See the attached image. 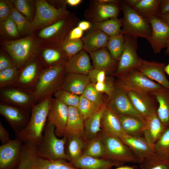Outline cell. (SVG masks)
I'll return each instance as SVG.
<instances>
[{"label":"cell","instance_id":"obj_32","mask_svg":"<svg viewBox=\"0 0 169 169\" xmlns=\"http://www.w3.org/2000/svg\"><path fill=\"white\" fill-rule=\"evenodd\" d=\"M65 137L66 138V155L68 161L72 162L82 156L87 141L83 137L76 136Z\"/></svg>","mask_w":169,"mask_h":169},{"label":"cell","instance_id":"obj_20","mask_svg":"<svg viewBox=\"0 0 169 169\" xmlns=\"http://www.w3.org/2000/svg\"><path fill=\"white\" fill-rule=\"evenodd\" d=\"M140 160L152 155L155 152L153 146L141 136H132L125 134L120 138Z\"/></svg>","mask_w":169,"mask_h":169},{"label":"cell","instance_id":"obj_38","mask_svg":"<svg viewBox=\"0 0 169 169\" xmlns=\"http://www.w3.org/2000/svg\"><path fill=\"white\" fill-rule=\"evenodd\" d=\"M124 46V36L120 33L110 37L106 48L113 59L119 61L123 50Z\"/></svg>","mask_w":169,"mask_h":169},{"label":"cell","instance_id":"obj_24","mask_svg":"<svg viewBox=\"0 0 169 169\" xmlns=\"http://www.w3.org/2000/svg\"><path fill=\"white\" fill-rule=\"evenodd\" d=\"M144 137L153 146L166 128L159 119L156 111L144 119Z\"/></svg>","mask_w":169,"mask_h":169},{"label":"cell","instance_id":"obj_7","mask_svg":"<svg viewBox=\"0 0 169 169\" xmlns=\"http://www.w3.org/2000/svg\"><path fill=\"white\" fill-rule=\"evenodd\" d=\"M116 87L127 92L135 91L150 94L164 87L151 80L136 69L117 76Z\"/></svg>","mask_w":169,"mask_h":169},{"label":"cell","instance_id":"obj_9","mask_svg":"<svg viewBox=\"0 0 169 169\" xmlns=\"http://www.w3.org/2000/svg\"><path fill=\"white\" fill-rule=\"evenodd\" d=\"M124 36L123 50L114 75L117 77L136 69L142 59L138 55L137 37Z\"/></svg>","mask_w":169,"mask_h":169},{"label":"cell","instance_id":"obj_14","mask_svg":"<svg viewBox=\"0 0 169 169\" xmlns=\"http://www.w3.org/2000/svg\"><path fill=\"white\" fill-rule=\"evenodd\" d=\"M68 113V107L55 98H51L47 121L54 125L58 137L64 136Z\"/></svg>","mask_w":169,"mask_h":169},{"label":"cell","instance_id":"obj_28","mask_svg":"<svg viewBox=\"0 0 169 169\" xmlns=\"http://www.w3.org/2000/svg\"><path fill=\"white\" fill-rule=\"evenodd\" d=\"M109 37L100 30L95 28L92 32L81 38L83 43V49L89 54L106 48Z\"/></svg>","mask_w":169,"mask_h":169},{"label":"cell","instance_id":"obj_53","mask_svg":"<svg viewBox=\"0 0 169 169\" xmlns=\"http://www.w3.org/2000/svg\"><path fill=\"white\" fill-rule=\"evenodd\" d=\"M0 140L3 144L9 142L10 140L8 132L5 129L1 122H0Z\"/></svg>","mask_w":169,"mask_h":169},{"label":"cell","instance_id":"obj_45","mask_svg":"<svg viewBox=\"0 0 169 169\" xmlns=\"http://www.w3.org/2000/svg\"><path fill=\"white\" fill-rule=\"evenodd\" d=\"M101 94L95 89V84L90 83L86 86L82 95L90 101L101 106L105 104L103 102Z\"/></svg>","mask_w":169,"mask_h":169},{"label":"cell","instance_id":"obj_11","mask_svg":"<svg viewBox=\"0 0 169 169\" xmlns=\"http://www.w3.org/2000/svg\"><path fill=\"white\" fill-rule=\"evenodd\" d=\"M30 112L21 108L0 101V114L5 118L16 134L28 125L30 118Z\"/></svg>","mask_w":169,"mask_h":169},{"label":"cell","instance_id":"obj_10","mask_svg":"<svg viewBox=\"0 0 169 169\" xmlns=\"http://www.w3.org/2000/svg\"><path fill=\"white\" fill-rule=\"evenodd\" d=\"M44 69L34 58L19 70L15 87L32 93Z\"/></svg>","mask_w":169,"mask_h":169},{"label":"cell","instance_id":"obj_61","mask_svg":"<svg viewBox=\"0 0 169 169\" xmlns=\"http://www.w3.org/2000/svg\"><path fill=\"white\" fill-rule=\"evenodd\" d=\"M164 71L169 76V62L168 64L166 65L164 67Z\"/></svg>","mask_w":169,"mask_h":169},{"label":"cell","instance_id":"obj_1","mask_svg":"<svg viewBox=\"0 0 169 169\" xmlns=\"http://www.w3.org/2000/svg\"><path fill=\"white\" fill-rule=\"evenodd\" d=\"M52 97L33 105L28 125L24 129L16 134L17 138L24 144H32L36 146L40 144L47 121Z\"/></svg>","mask_w":169,"mask_h":169},{"label":"cell","instance_id":"obj_55","mask_svg":"<svg viewBox=\"0 0 169 169\" xmlns=\"http://www.w3.org/2000/svg\"><path fill=\"white\" fill-rule=\"evenodd\" d=\"M77 26L84 31L90 28L91 23L88 21H82L79 23Z\"/></svg>","mask_w":169,"mask_h":169},{"label":"cell","instance_id":"obj_8","mask_svg":"<svg viewBox=\"0 0 169 169\" xmlns=\"http://www.w3.org/2000/svg\"><path fill=\"white\" fill-rule=\"evenodd\" d=\"M35 6V15L31 21L32 31L66 18L71 14L64 8H56L45 0L36 1Z\"/></svg>","mask_w":169,"mask_h":169},{"label":"cell","instance_id":"obj_37","mask_svg":"<svg viewBox=\"0 0 169 169\" xmlns=\"http://www.w3.org/2000/svg\"><path fill=\"white\" fill-rule=\"evenodd\" d=\"M105 151L104 145L99 134L96 137L86 142L82 155L102 158Z\"/></svg>","mask_w":169,"mask_h":169},{"label":"cell","instance_id":"obj_59","mask_svg":"<svg viewBox=\"0 0 169 169\" xmlns=\"http://www.w3.org/2000/svg\"><path fill=\"white\" fill-rule=\"evenodd\" d=\"M159 18L161 19L169 26V13L161 15Z\"/></svg>","mask_w":169,"mask_h":169},{"label":"cell","instance_id":"obj_13","mask_svg":"<svg viewBox=\"0 0 169 169\" xmlns=\"http://www.w3.org/2000/svg\"><path fill=\"white\" fill-rule=\"evenodd\" d=\"M1 102L31 112L34 104L33 94L12 87L0 89Z\"/></svg>","mask_w":169,"mask_h":169},{"label":"cell","instance_id":"obj_17","mask_svg":"<svg viewBox=\"0 0 169 169\" xmlns=\"http://www.w3.org/2000/svg\"><path fill=\"white\" fill-rule=\"evenodd\" d=\"M23 143L17 138L0 146V169L15 168L20 157Z\"/></svg>","mask_w":169,"mask_h":169},{"label":"cell","instance_id":"obj_29","mask_svg":"<svg viewBox=\"0 0 169 169\" xmlns=\"http://www.w3.org/2000/svg\"><path fill=\"white\" fill-rule=\"evenodd\" d=\"M69 162L74 167L79 169H111L113 166L120 165L113 161L84 155Z\"/></svg>","mask_w":169,"mask_h":169},{"label":"cell","instance_id":"obj_44","mask_svg":"<svg viewBox=\"0 0 169 169\" xmlns=\"http://www.w3.org/2000/svg\"><path fill=\"white\" fill-rule=\"evenodd\" d=\"M100 107L88 100L82 95L79 96L78 108L84 120L95 113Z\"/></svg>","mask_w":169,"mask_h":169},{"label":"cell","instance_id":"obj_48","mask_svg":"<svg viewBox=\"0 0 169 169\" xmlns=\"http://www.w3.org/2000/svg\"><path fill=\"white\" fill-rule=\"evenodd\" d=\"M1 23L2 28L8 36L13 38L19 36V33L17 27L11 17Z\"/></svg>","mask_w":169,"mask_h":169},{"label":"cell","instance_id":"obj_50","mask_svg":"<svg viewBox=\"0 0 169 169\" xmlns=\"http://www.w3.org/2000/svg\"><path fill=\"white\" fill-rule=\"evenodd\" d=\"M13 7L9 2L0 1V20L2 22L10 18Z\"/></svg>","mask_w":169,"mask_h":169},{"label":"cell","instance_id":"obj_12","mask_svg":"<svg viewBox=\"0 0 169 169\" xmlns=\"http://www.w3.org/2000/svg\"><path fill=\"white\" fill-rule=\"evenodd\" d=\"M146 18L150 24L152 33L147 40L155 54L161 52L166 48L169 39V26L161 19L155 17Z\"/></svg>","mask_w":169,"mask_h":169},{"label":"cell","instance_id":"obj_15","mask_svg":"<svg viewBox=\"0 0 169 169\" xmlns=\"http://www.w3.org/2000/svg\"><path fill=\"white\" fill-rule=\"evenodd\" d=\"M119 12L118 4L102 3L94 0L85 10L84 16L87 20L93 23L117 18Z\"/></svg>","mask_w":169,"mask_h":169},{"label":"cell","instance_id":"obj_35","mask_svg":"<svg viewBox=\"0 0 169 169\" xmlns=\"http://www.w3.org/2000/svg\"><path fill=\"white\" fill-rule=\"evenodd\" d=\"M139 164L141 169H169V158L155 152Z\"/></svg>","mask_w":169,"mask_h":169},{"label":"cell","instance_id":"obj_58","mask_svg":"<svg viewBox=\"0 0 169 169\" xmlns=\"http://www.w3.org/2000/svg\"><path fill=\"white\" fill-rule=\"evenodd\" d=\"M140 1V0H126L123 1L131 7H133L136 5Z\"/></svg>","mask_w":169,"mask_h":169},{"label":"cell","instance_id":"obj_46","mask_svg":"<svg viewBox=\"0 0 169 169\" xmlns=\"http://www.w3.org/2000/svg\"><path fill=\"white\" fill-rule=\"evenodd\" d=\"M14 8L28 20L32 21L33 18L32 8L29 1L16 0L13 1Z\"/></svg>","mask_w":169,"mask_h":169},{"label":"cell","instance_id":"obj_57","mask_svg":"<svg viewBox=\"0 0 169 169\" xmlns=\"http://www.w3.org/2000/svg\"><path fill=\"white\" fill-rule=\"evenodd\" d=\"M96 1L100 3L105 4H118L120 2V1L117 0H97Z\"/></svg>","mask_w":169,"mask_h":169},{"label":"cell","instance_id":"obj_21","mask_svg":"<svg viewBox=\"0 0 169 169\" xmlns=\"http://www.w3.org/2000/svg\"><path fill=\"white\" fill-rule=\"evenodd\" d=\"M101 129L102 132L120 138L125 134L117 115L107 105L102 115Z\"/></svg>","mask_w":169,"mask_h":169},{"label":"cell","instance_id":"obj_26","mask_svg":"<svg viewBox=\"0 0 169 169\" xmlns=\"http://www.w3.org/2000/svg\"><path fill=\"white\" fill-rule=\"evenodd\" d=\"M93 68L110 72L117 68V61L112 57L106 48H103L89 53Z\"/></svg>","mask_w":169,"mask_h":169},{"label":"cell","instance_id":"obj_33","mask_svg":"<svg viewBox=\"0 0 169 169\" xmlns=\"http://www.w3.org/2000/svg\"><path fill=\"white\" fill-rule=\"evenodd\" d=\"M160 0H140L132 8L139 15L146 18L151 17L159 18Z\"/></svg>","mask_w":169,"mask_h":169},{"label":"cell","instance_id":"obj_42","mask_svg":"<svg viewBox=\"0 0 169 169\" xmlns=\"http://www.w3.org/2000/svg\"><path fill=\"white\" fill-rule=\"evenodd\" d=\"M10 17L15 23L20 34L32 31L31 21L28 20L15 8H13Z\"/></svg>","mask_w":169,"mask_h":169},{"label":"cell","instance_id":"obj_41","mask_svg":"<svg viewBox=\"0 0 169 169\" xmlns=\"http://www.w3.org/2000/svg\"><path fill=\"white\" fill-rule=\"evenodd\" d=\"M53 95L54 98L68 106H73L78 108L80 96L61 89L56 91Z\"/></svg>","mask_w":169,"mask_h":169},{"label":"cell","instance_id":"obj_18","mask_svg":"<svg viewBox=\"0 0 169 169\" xmlns=\"http://www.w3.org/2000/svg\"><path fill=\"white\" fill-rule=\"evenodd\" d=\"M166 64L142 59L136 68L146 77L169 89V81L164 71Z\"/></svg>","mask_w":169,"mask_h":169},{"label":"cell","instance_id":"obj_3","mask_svg":"<svg viewBox=\"0 0 169 169\" xmlns=\"http://www.w3.org/2000/svg\"><path fill=\"white\" fill-rule=\"evenodd\" d=\"M55 129L54 125L47 121L41 142L36 146L37 154L39 156L49 160L68 161L65 151L66 138L65 136L59 138L55 134Z\"/></svg>","mask_w":169,"mask_h":169},{"label":"cell","instance_id":"obj_4","mask_svg":"<svg viewBox=\"0 0 169 169\" xmlns=\"http://www.w3.org/2000/svg\"><path fill=\"white\" fill-rule=\"evenodd\" d=\"M122 8L123 18L122 29L120 33L124 35L143 38L148 40L151 35L152 29L147 20L123 1Z\"/></svg>","mask_w":169,"mask_h":169},{"label":"cell","instance_id":"obj_62","mask_svg":"<svg viewBox=\"0 0 169 169\" xmlns=\"http://www.w3.org/2000/svg\"><path fill=\"white\" fill-rule=\"evenodd\" d=\"M166 48V49L165 53V54L166 55H169V39L167 42Z\"/></svg>","mask_w":169,"mask_h":169},{"label":"cell","instance_id":"obj_22","mask_svg":"<svg viewBox=\"0 0 169 169\" xmlns=\"http://www.w3.org/2000/svg\"><path fill=\"white\" fill-rule=\"evenodd\" d=\"M66 73L88 75L94 68L90 58L83 49L75 55L68 58L64 64Z\"/></svg>","mask_w":169,"mask_h":169},{"label":"cell","instance_id":"obj_31","mask_svg":"<svg viewBox=\"0 0 169 169\" xmlns=\"http://www.w3.org/2000/svg\"><path fill=\"white\" fill-rule=\"evenodd\" d=\"M155 97L158 103L157 115L164 125L169 126V89L164 88L161 90L149 94Z\"/></svg>","mask_w":169,"mask_h":169},{"label":"cell","instance_id":"obj_27","mask_svg":"<svg viewBox=\"0 0 169 169\" xmlns=\"http://www.w3.org/2000/svg\"><path fill=\"white\" fill-rule=\"evenodd\" d=\"M117 115L125 134L132 136H141L143 134L145 125L143 118L131 115Z\"/></svg>","mask_w":169,"mask_h":169},{"label":"cell","instance_id":"obj_52","mask_svg":"<svg viewBox=\"0 0 169 169\" xmlns=\"http://www.w3.org/2000/svg\"><path fill=\"white\" fill-rule=\"evenodd\" d=\"M83 32L77 26L71 30L67 38L70 40L81 39L82 38Z\"/></svg>","mask_w":169,"mask_h":169},{"label":"cell","instance_id":"obj_25","mask_svg":"<svg viewBox=\"0 0 169 169\" xmlns=\"http://www.w3.org/2000/svg\"><path fill=\"white\" fill-rule=\"evenodd\" d=\"M68 107V115L64 136H76L84 138V120L77 108Z\"/></svg>","mask_w":169,"mask_h":169},{"label":"cell","instance_id":"obj_30","mask_svg":"<svg viewBox=\"0 0 169 169\" xmlns=\"http://www.w3.org/2000/svg\"><path fill=\"white\" fill-rule=\"evenodd\" d=\"M106 104L84 120V137L86 141L97 137L101 131V121Z\"/></svg>","mask_w":169,"mask_h":169},{"label":"cell","instance_id":"obj_51","mask_svg":"<svg viewBox=\"0 0 169 169\" xmlns=\"http://www.w3.org/2000/svg\"><path fill=\"white\" fill-rule=\"evenodd\" d=\"M16 66L13 62L3 55L0 56V71L4 69Z\"/></svg>","mask_w":169,"mask_h":169},{"label":"cell","instance_id":"obj_19","mask_svg":"<svg viewBox=\"0 0 169 169\" xmlns=\"http://www.w3.org/2000/svg\"><path fill=\"white\" fill-rule=\"evenodd\" d=\"M126 92L134 107L144 119L156 111L149 94L135 91Z\"/></svg>","mask_w":169,"mask_h":169},{"label":"cell","instance_id":"obj_60","mask_svg":"<svg viewBox=\"0 0 169 169\" xmlns=\"http://www.w3.org/2000/svg\"><path fill=\"white\" fill-rule=\"evenodd\" d=\"M115 169H135L132 166H122L117 167Z\"/></svg>","mask_w":169,"mask_h":169},{"label":"cell","instance_id":"obj_43","mask_svg":"<svg viewBox=\"0 0 169 169\" xmlns=\"http://www.w3.org/2000/svg\"><path fill=\"white\" fill-rule=\"evenodd\" d=\"M155 152L169 158V126L153 145Z\"/></svg>","mask_w":169,"mask_h":169},{"label":"cell","instance_id":"obj_16","mask_svg":"<svg viewBox=\"0 0 169 169\" xmlns=\"http://www.w3.org/2000/svg\"><path fill=\"white\" fill-rule=\"evenodd\" d=\"M108 97L107 106L117 115L141 117L134 107L125 91L116 86L112 94Z\"/></svg>","mask_w":169,"mask_h":169},{"label":"cell","instance_id":"obj_2","mask_svg":"<svg viewBox=\"0 0 169 169\" xmlns=\"http://www.w3.org/2000/svg\"><path fill=\"white\" fill-rule=\"evenodd\" d=\"M66 74L64 64L45 68L32 92L34 104L52 96L60 89Z\"/></svg>","mask_w":169,"mask_h":169},{"label":"cell","instance_id":"obj_34","mask_svg":"<svg viewBox=\"0 0 169 169\" xmlns=\"http://www.w3.org/2000/svg\"><path fill=\"white\" fill-rule=\"evenodd\" d=\"M42 60L45 68L65 64L68 59L59 48L44 49L42 54Z\"/></svg>","mask_w":169,"mask_h":169},{"label":"cell","instance_id":"obj_56","mask_svg":"<svg viewBox=\"0 0 169 169\" xmlns=\"http://www.w3.org/2000/svg\"><path fill=\"white\" fill-rule=\"evenodd\" d=\"M82 1L81 0H67L65 3L70 6H75L80 3Z\"/></svg>","mask_w":169,"mask_h":169},{"label":"cell","instance_id":"obj_36","mask_svg":"<svg viewBox=\"0 0 169 169\" xmlns=\"http://www.w3.org/2000/svg\"><path fill=\"white\" fill-rule=\"evenodd\" d=\"M93 24L95 28L100 30L109 37H111L120 33L122 20L117 18H113Z\"/></svg>","mask_w":169,"mask_h":169},{"label":"cell","instance_id":"obj_47","mask_svg":"<svg viewBox=\"0 0 169 169\" xmlns=\"http://www.w3.org/2000/svg\"><path fill=\"white\" fill-rule=\"evenodd\" d=\"M96 90L100 93H105L110 96L115 89L116 86L113 79L110 77H107L105 81L98 82L95 84Z\"/></svg>","mask_w":169,"mask_h":169},{"label":"cell","instance_id":"obj_5","mask_svg":"<svg viewBox=\"0 0 169 169\" xmlns=\"http://www.w3.org/2000/svg\"><path fill=\"white\" fill-rule=\"evenodd\" d=\"M100 135L105 148L102 158L117 162L120 164L126 162L140 163V160L120 138L102 132Z\"/></svg>","mask_w":169,"mask_h":169},{"label":"cell","instance_id":"obj_49","mask_svg":"<svg viewBox=\"0 0 169 169\" xmlns=\"http://www.w3.org/2000/svg\"><path fill=\"white\" fill-rule=\"evenodd\" d=\"M106 73L104 71L93 68L89 72L88 75L90 82L94 84L98 82H103L107 77Z\"/></svg>","mask_w":169,"mask_h":169},{"label":"cell","instance_id":"obj_40","mask_svg":"<svg viewBox=\"0 0 169 169\" xmlns=\"http://www.w3.org/2000/svg\"><path fill=\"white\" fill-rule=\"evenodd\" d=\"M59 47L64 54L69 58L83 50V44L81 39L70 40L67 38Z\"/></svg>","mask_w":169,"mask_h":169},{"label":"cell","instance_id":"obj_39","mask_svg":"<svg viewBox=\"0 0 169 169\" xmlns=\"http://www.w3.org/2000/svg\"><path fill=\"white\" fill-rule=\"evenodd\" d=\"M19 69L14 66L0 71V89L15 86Z\"/></svg>","mask_w":169,"mask_h":169},{"label":"cell","instance_id":"obj_23","mask_svg":"<svg viewBox=\"0 0 169 169\" xmlns=\"http://www.w3.org/2000/svg\"><path fill=\"white\" fill-rule=\"evenodd\" d=\"M90 83L88 75L66 73L60 89L80 96Z\"/></svg>","mask_w":169,"mask_h":169},{"label":"cell","instance_id":"obj_6","mask_svg":"<svg viewBox=\"0 0 169 169\" xmlns=\"http://www.w3.org/2000/svg\"><path fill=\"white\" fill-rule=\"evenodd\" d=\"M3 44L19 70L35 58L37 54L36 42L31 37L6 41Z\"/></svg>","mask_w":169,"mask_h":169},{"label":"cell","instance_id":"obj_54","mask_svg":"<svg viewBox=\"0 0 169 169\" xmlns=\"http://www.w3.org/2000/svg\"><path fill=\"white\" fill-rule=\"evenodd\" d=\"M160 12L161 15L169 13V0H160Z\"/></svg>","mask_w":169,"mask_h":169}]
</instances>
